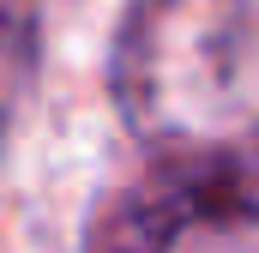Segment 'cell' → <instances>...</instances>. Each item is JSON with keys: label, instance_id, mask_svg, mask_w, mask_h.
<instances>
[{"label": "cell", "instance_id": "cell-2", "mask_svg": "<svg viewBox=\"0 0 259 253\" xmlns=\"http://www.w3.org/2000/svg\"><path fill=\"white\" fill-rule=\"evenodd\" d=\"M84 253H259V187L223 151H175L97 205Z\"/></svg>", "mask_w": 259, "mask_h": 253}, {"label": "cell", "instance_id": "cell-3", "mask_svg": "<svg viewBox=\"0 0 259 253\" xmlns=\"http://www.w3.org/2000/svg\"><path fill=\"white\" fill-rule=\"evenodd\" d=\"M30 72H36V36H30V24L12 18V12H0V139H6V121H12Z\"/></svg>", "mask_w": 259, "mask_h": 253}, {"label": "cell", "instance_id": "cell-1", "mask_svg": "<svg viewBox=\"0 0 259 253\" xmlns=\"http://www.w3.org/2000/svg\"><path fill=\"white\" fill-rule=\"evenodd\" d=\"M109 72L139 139L217 151L259 115V18L247 0H139Z\"/></svg>", "mask_w": 259, "mask_h": 253}]
</instances>
